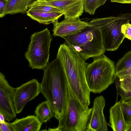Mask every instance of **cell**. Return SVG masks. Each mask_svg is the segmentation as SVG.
Wrapping results in <instances>:
<instances>
[{"label": "cell", "instance_id": "6da1fadb", "mask_svg": "<svg viewBox=\"0 0 131 131\" xmlns=\"http://www.w3.org/2000/svg\"><path fill=\"white\" fill-rule=\"evenodd\" d=\"M40 92L48 102L54 117L63 116L68 97V81L63 66L57 57L48 63L44 70Z\"/></svg>", "mask_w": 131, "mask_h": 131}, {"label": "cell", "instance_id": "7a4b0ae2", "mask_svg": "<svg viewBox=\"0 0 131 131\" xmlns=\"http://www.w3.org/2000/svg\"><path fill=\"white\" fill-rule=\"evenodd\" d=\"M57 57L63 66L68 83L72 91L83 107H88L91 92L86 79L85 60L65 43L60 45Z\"/></svg>", "mask_w": 131, "mask_h": 131}, {"label": "cell", "instance_id": "3957f363", "mask_svg": "<svg viewBox=\"0 0 131 131\" xmlns=\"http://www.w3.org/2000/svg\"><path fill=\"white\" fill-rule=\"evenodd\" d=\"M63 38L85 61L104 54L106 51L101 30L94 25L89 24L80 32Z\"/></svg>", "mask_w": 131, "mask_h": 131}, {"label": "cell", "instance_id": "277c9868", "mask_svg": "<svg viewBox=\"0 0 131 131\" xmlns=\"http://www.w3.org/2000/svg\"><path fill=\"white\" fill-rule=\"evenodd\" d=\"M68 97L64 115L58 120L57 127L48 131H88L92 108H85L72 91L68 83Z\"/></svg>", "mask_w": 131, "mask_h": 131}, {"label": "cell", "instance_id": "5b68a950", "mask_svg": "<svg viewBox=\"0 0 131 131\" xmlns=\"http://www.w3.org/2000/svg\"><path fill=\"white\" fill-rule=\"evenodd\" d=\"M87 65L85 77L91 92L100 93L114 83L116 76L114 62L103 54L93 58Z\"/></svg>", "mask_w": 131, "mask_h": 131}, {"label": "cell", "instance_id": "8992f818", "mask_svg": "<svg viewBox=\"0 0 131 131\" xmlns=\"http://www.w3.org/2000/svg\"><path fill=\"white\" fill-rule=\"evenodd\" d=\"M130 20L131 14L126 13L117 17L93 18L89 23L100 28L105 50L113 51L117 49L125 38L122 26Z\"/></svg>", "mask_w": 131, "mask_h": 131}, {"label": "cell", "instance_id": "52a82bcc", "mask_svg": "<svg viewBox=\"0 0 131 131\" xmlns=\"http://www.w3.org/2000/svg\"><path fill=\"white\" fill-rule=\"evenodd\" d=\"M52 36L46 28L32 34L25 56L32 69H43L49 63V49Z\"/></svg>", "mask_w": 131, "mask_h": 131}, {"label": "cell", "instance_id": "ba28073f", "mask_svg": "<svg viewBox=\"0 0 131 131\" xmlns=\"http://www.w3.org/2000/svg\"><path fill=\"white\" fill-rule=\"evenodd\" d=\"M16 88L11 86L5 76L0 73V113L4 115L5 121L9 122L16 116L14 103Z\"/></svg>", "mask_w": 131, "mask_h": 131}, {"label": "cell", "instance_id": "9c48e42d", "mask_svg": "<svg viewBox=\"0 0 131 131\" xmlns=\"http://www.w3.org/2000/svg\"><path fill=\"white\" fill-rule=\"evenodd\" d=\"M41 84L35 79L16 88L14 103L17 114L20 113L26 104L36 97L40 92Z\"/></svg>", "mask_w": 131, "mask_h": 131}, {"label": "cell", "instance_id": "30bf717a", "mask_svg": "<svg viewBox=\"0 0 131 131\" xmlns=\"http://www.w3.org/2000/svg\"><path fill=\"white\" fill-rule=\"evenodd\" d=\"M53 24V35L63 38L80 32L89 24V23L82 21L78 17L64 18L59 22L57 20Z\"/></svg>", "mask_w": 131, "mask_h": 131}, {"label": "cell", "instance_id": "8fae6325", "mask_svg": "<svg viewBox=\"0 0 131 131\" xmlns=\"http://www.w3.org/2000/svg\"><path fill=\"white\" fill-rule=\"evenodd\" d=\"M106 101L102 95L94 99L88 131H107L108 125L103 113Z\"/></svg>", "mask_w": 131, "mask_h": 131}, {"label": "cell", "instance_id": "7c38bea8", "mask_svg": "<svg viewBox=\"0 0 131 131\" xmlns=\"http://www.w3.org/2000/svg\"><path fill=\"white\" fill-rule=\"evenodd\" d=\"M45 2L47 4L60 10L64 18L79 17L84 10V0H45Z\"/></svg>", "mask_w": 131, "mask_h": 131}, {"label": "cell", "instance_id": "4fadbf2b", "mask_svg": "<svg viewBox=\"0 0 131 131\" xmlns=\"http://www.w3.org/2000/svg\"><path fill=\"white\" fill-rule=\"evenodd\" d=\"M109 125L114 131H126L127 125L120 104L117 102L110 110Z\"/></svg>", "mask_w": 131, "mask_h": 131}, {"label": "cell", "instance_id": "5bb4252c", "mask_svg": "<svg viewBox=\"0 0 131 131\" xmlns=\"http://www.w3.org/2000/svg\"><path fill=\"white\" fill-rule=\"evenodd\" d=\"M12 123L15 131H39L42 124L34 115L16 119Z\"/></svg>", "mask_w": 131, "mask_h": 131}, {"label": "cell", "instance_id": "9a60e30c", "mask_svg": "<svg viewBox=\"0 0 131 131\" xmlns=\"http://www.w3.org/2000/svg\"><path fill=\"white\" fill-rule=\"evenodd\" d=\"M26 13L31 19L45 25L53 24L63 15L62 12H41L30 9H28Z\"/></svg>", "mask_w": 131, "mask_h": 131}, {"label": "cell", "instance_id": "2e32d148", "mask_svg": "<svg viewBox=\"0 0 131 131\" xmlns=\"http://www.w3.org/2000/svg\"><path fill=\"white\" fill-rule=\"evenodd\" d=\"M116 85L117 97L119 95L121 101H131V81L128 77L119 78L116 76Z\"/></svg>", "mask_w": 131, "mask_h": 131}, {"label": "cell", "instance_id": "e0dca14e", "mask_svg": "<svg viewBox=\"0 0 131 131\" xmlns=\"http://www.w3.org/2000/svg\"><path fill=\"white\" fill-rule=\"evenodd\" d=\"M37 0H7L5 14H25L29 6Z\"/></svg>", "mask_w": 131, "mask_h": 131}, {"label": "cell", "instance_id": "ac0fdd59", "mask_svg": "<svg viewBox=\"0 0 131 131\" xmlns=\"http://www.w3.org/2000/svg\"><path fill=\"white\" fill-rule=\"evenodd\" d=\"M35 114L42 124L47 123L51 118L54 117V113L46 100L42 102L37 106L35 111Z\"/></svg>", "mask_w": 131, "mask_h": 131}, {"label": "cell", "instance_id": "d6986e66", "mask_svg": "<svg viewBox=\"0 0 131 131\" xmlns=\"http://www.w3.org/2000/svg\"><path fill=\"white\" fill-rule=\"evenodd\" d=\"M28 9L41 12H62L59 9L47 4L45 0H37L34 2L29 6Z\"/></svg>", "mask_w": 131, "mask_h": 131}, {"label": "cell", "instance_id": "ffe728a7", "mask_svg": "<svg viewBox=\"0 0 131 131\" xmlns=\"http://www.w3.org/2000/svg\"><path fill=\"white\" fill-rule=\"evenodd\" d=\"M131 68V51L126 53L118 60L115 66V73Z\"/></svg>", "mask_w": 131, "mask_h": 131}, {"label": "cell", "instance_id": "44dd1931", "mask_svg": "<svg viewBox=\"0 0 131 131\" xmlns=\"http://www.w3.org/2000/svg\"><path fill=\"white\" fill-rule=\"evenodd\" d=\"M107 0H84V10L90 15H93L96 10L104 5Z\"/></svg>", "mask_w": 131, "mask_h": 131}, {"label": "cell", "instance_id": "7402d4cb", "mask_svg": "<svg viewBox=\"0 0 131 131\" xmlns=\"http://www.w3.org/2000/svg\"><path fill=\"white\" fill-rule=\"evenodd\" d=\"M120 104L126 124L127 125L131 124V103L120 101Z\"/></svg>", "mask_w": 131, "mask_h": 131}, {"label": "cell", "instance_id": "603a6c76", "mask_svg": "<svg viewBox=\"0 0 131 131\" xmlns=\"http://www.w3.org/2000/svg\"><path fill=\"white\" fill-rule=\"evenodd\" d=\"M121 31L125 38L131 40V24L128 23L123 25L122 26Z\"/></svg>", "mask_w": 131, "mask_h": 131}, {"label": "cell", "instance_id": "cb8c5ba5", "mask_svg": "<svg viewBox=\"0 0 131 131\" xmlns=\"http://www.w3.org/2000/svg\"><path fill=\"white\" fill-rule=\"evenodd\" d=\"M0 131H15L13 123L5 121L0 123Z\"/></svg>", "mask_w": 131, "mask_h": 131}, {"label": "cell", "instance_id": "d4e9b609", "mask_svg": "<svg viewBox=\"0 0 131 131\" xmlns=\"http://www.w3.org/2000/svg\"><path fill=\"white\" fill-rule=\"evenodd\" d=\"M7 0H0V17L2 18L5 15V11Z\"/></svg>", "mask_w": 131, "mask_h": 131}, {"label": "cell", "instance_id": "484cf974", "mask_svg": "<svg viewBox=\"0 0 131 131\" xmlns=\"http://www.w3.org/2000/svg\"><path fill=\"white\" fill-rule=\"evenodd\" d=\"M116 75L119 78H121L131 75V68L124 71L115 73Z\"/></svg>", "mask_w": 131, "mask_h": 131}, {"label": "cell", "instance_id": "4316f807", "mask_svg": "<svg viewBox=\"0 0 131 131\" xmlns=\"http://www.w3.org/2000/svg\"><path fill=\"white\" fill-rule=\"evenodd\" d=\"M111 2L122 4L131 3V0H111Z\"/></svg>", "mask_w": 131, "mask_h": 131}, {"label": "cell", "instance_id": "83f0119b", "mask_svg": "<svg viewBox=\"0 0 131 131\" xmlns=\"http://www.w3.org/2000/svg\"><path fill=\"white\" fill-rule=\"evenodd\" d=\"M5 118L3 114L0 113V123H3L5 122Z\"/></svg>", "mask_w": 131, "mask_h": 131}, {"label": "cell", "instance_id": "f1b7e54d", "mask_svg": "<svg viewBox=\"0 0 131 131\" xmlns=\"http://www.w3.org/2000/svg\"><path fill=\"white\" fill-rule=\"evenodd\" d=\"M126 131H131V124L127 125Z\"/></svg>", "mask_w": 131, "mask_h": 131}, {"label": "cell", "instance_id": "f546056e", "mask_svg": "<svg viewBox=\"0 0 131 131\" xmlns=\"http://www.w3.org/2000/svg\"><path fill=\"white\" fill-rule=\"evenodd\" d=\"M126 77H128L130 79V80L131 81V75H130L128 76H126Z\"/></svg>", "mask_w": 131, "mask_h": 131}, {"label": "cell", "instance_id": "4dcf8cb0", "mask_svg": "<svg viewBox=\"0 0 131 131\" xmlns=\"http://www.w3.org/2000/svg\"><path fill=\"white\" fill-rule=\"evenodd\" d=\"M130 102V103H131V102Z\"/></svg>", "mask_w": 131, "mask_h": 131}]
</instances>
